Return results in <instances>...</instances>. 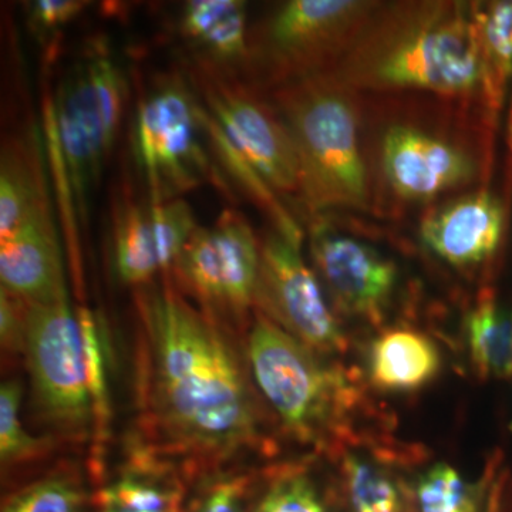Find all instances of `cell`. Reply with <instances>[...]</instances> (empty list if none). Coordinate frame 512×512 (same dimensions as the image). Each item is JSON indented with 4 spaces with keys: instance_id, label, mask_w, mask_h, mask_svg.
<instances>
[{
    "instance_id": "1",
    "label": "cell",
    "mask_w": 512,
    "mask_h": 512,
    "mask_svg": "<svg viewBox=\"0 0 512 512\" xmlns=\"http://www.w3.org/2000/svg\"><path fill=\"white\" fill-rule=\"evenodd\" d=\"M157 421L174 444L225 457L255 439L251 399L238 360L211 320L170 288L143 296Z\"/></svg>"
},
{
    "instance_id": "2",
    "label": "cell",
    "mask_w": 512,
    "mask_h": 512,
    "mask_svg": "<svg viewBox=\"0 0 512 512\" xmlns=\"http://www.w3.org/2000/svg\"><path fill=\"white\" fill-rule=\"evenodd\" d=\"M126 76L97 46L74 64L53 106V130L70 204L84 224L123 119Z\"/></svg>"
},
{
    "instance_id": "3",
    "label": "cell",
    "mask_w": 512,
    "mask_h": 512,
    "mask_svg": "<svg viewBox=\"0 0 512 512\" xmlns=\"http://www.w3.org/2000/svg\"><path fill=\"white\" fill-rule=\"evenodd\" d=\"M204 137L200 101L180 76L165 77L140 101L134 151L151 202L181 198L205 183L224 188Z\"/></svg>"
},
{
    "instance_id": "4",
    "label": "cell",
    "mask_w": 512,
    "mask_h": 512,
    "mask_svg": "<svg viewBox=\"0 0 512 512\" xmlns=\"http://www.w3.org/2000/svg\"><path fill=\"white\" fill-rule=\"evenodd\" d=\"M248 357L265 399L298 439H319L342 412L343 376L272 320L258 319L251 329Z\"/></svg>"
},
{
    "instance_id": "5",
    "label": "cell",
    "mask_w": 512,
    "mask_h": 512,
    "mask_svg": "<svg viewBox=\"0 0 512 512\" xmlns=\"http://www.w3.org/2000/svg\"><path fill=\"white\" fill-rule=\"evenodd\" d=\"M40 414L60 433L83 436L93 427L86 350L69 298L25 302V350Z\"/></svg>"
},
{
    "instance_id": "6",
    "label": "cell",
    "mask_w": 512,
    "mask_h": 512,
    "mask_svg": "<svg viewBox=\"0 0 512 512\" xmlns=\"http://www.w3.org/2000/svg\"><path fill=\"white\" fill-rule=\"evenodd\" d=\"M299 163L302 190L315 202L359 201L366 173L352 109L336 94L306 90L286 103Z\"/></svg>"
},
{
    "instance_id": "7",
    "label": "cell",
    "mask_w": 512,
    "mask_h": 512,
    "mask_svg": "<svg viewBox=\"0 0 512 512\" xmlns=\"http://www.w3.org/2000/svg\"><path fill=\"white\" fill-rule=\"evenodd\" d=\"M188 79L208 116L272 190L301 188V163L291 134L227 69L194 57Z\"/></svg>"
},
{
    "instance_id": "8",
    "label": "cell",
    "mask_w": 512,
    "mask_h": 512,
    "mask_svg": "<svg viewBox=\"0 0 512 512\" xmlns=\"http://www.w3.org/2000/svg\"><path fill=\"white\" fill-rule=\"evenodd\" d=\"M261 247L245 218L224 211L198 227L175 262L181 284L208 313L239 318L256 301Z\"/></svg>"
},
{
    "instance_id": "9",
    "label": "cell",
    "mask_w": 512,
    "mask_h": 512,
    "mask_svg": "<svg viewBox=\"0 0 512 512\" xmlns=\"http://www.w3.org/2000/svg\"><path fill=\"white\" fill-rule=\"evenodd\" d=\"M256 301L281 328L316 352H342L346 338L318 279L301 255V238L276 231L261 245ZM255 301V302H256Z\"/></svg>"
},
{
    "instance_id": "10",
    "label": "cell",
    "mask_w": 512,
    "mask_h": 512,
    "mask_svg": "<svg viewBox=\"0 0 512 512\" xmlns=\"http://www.w3.org/2000/svg\"><path fill=\"white\" fill-rule=\"evenodd\" d=\"M483 76L478 29L463 20L436 23L414 33L377 67V77L384 83L439 93L467 92Z\"/></svg>"
},
{
    "instance_id": "11",
    "label": "cell",
    "mask_w": 512,
    "mask_h": 512,
    "mask_svg": "<svg viewBox=\"0 0 512 512\" xmlns=\"http://www.w3.org/2000/svg\"><path fill=\"white\" fill-rule=\"evenodd\" d=\"M316 269L343 311L382 318L397 284V269L377 249L326 229L313 232Z\"/></svg>"
},
{
    "instance_id": "12",
    "label": "cell",
    "mask_w": 512,
    "mask_h": 512,
    "mask_svg": "<svg viewBox=\"0 0 512 512\" xmlns=\"http://www.w3.org/2000/svg\"><path fill=\"white\" fill-rule=\"evenodd\" d=\"M0 281L2 289L26 303L55 302L67 296L50 200L0 237Z\"/></svg>"
},
{
    "instance_id": "13",
    "label": "cell",
    "mask_w": 512,
    "mask_h": 512,
    "mask_svg": "<svg viewBox=\"0 0 512 512\" xmlns=\"http://www.w3.org/2000/svg\"><path fill=\"white\" fill-rule=\"evenodd\" d=\"M384 171L400 195L413 200L464 183L473 167L460 151L412 127L390 128L383 141Z\"/></svg>"
},
{
    "instance_id": "14",
    "label": "cell",
    "mask_w": 512,
    "mask_h": 512,
    "mask_svg": "<svg viewBox=\"0 0 512 512\" xmlns=\"http://www.w3.org/2000/svg\"><path fill=\"white\" fill-rule=\"evenodd\" d=\"M504 212L490 192H476L433 212L420 228L424 245L454 266H474L497 251Z\"/></svg>"
},
{
    "instance_id": "15",
    "label": "cell",
    "mask_w": 512,
    "mask_h": 512,
    "mask_svg": "<svg viewBox=\"0 0 512 512\" xmlns=\"http://www.w3.org/2000/svg\"><path fill=\"white\" fill-rule=\"evenodd\" d=\"M180 32L200 59L227 69L248 53L247 10L241 0H191L180 15Z\"/></svg>"
},
{
    "instance_id": "16",
    "label": "cell",
    "mask_w": 512,
    "mask_h": 512,
    "mask_svg": "<svg viewBox=\"0 0 512 512\" xmlns=\"http://www.w3.org/2000/svg\"><path fill=\"white\" fill-rule=\"evenodd\" d=\"M370 382L390 393L416 392L436 379L441 367L439 348L423 333L410 329L384 332L369 352Z\"/></svg>"
},
{
    "instance_id": "17",
    "label": "cell",
    "mask_w": 512,
    "mask_h": 512,
    "mask_svg": "<svg viewBox=\"0 0 512 512\" xmlns=\"http://www.w3.org/2000/svg\"><path fill=\"white\" fill-rule=\"evenodd\" d=\"M362 6L350 0H292L269 23L268 43L276 55L301 60L325 45Z\"/></svg>"
},
{
    "instance_id": "18",
    "label": "cell",
    "mask_w": 512,
    "mask_h": 512,
    "mask_svg": "<svg viewBox=\"0 0 512 512\" xmlns=\"http://www.w3.org/2000/svg\"><path fill=\"white\" fill-rule=\"evenodd\" d=\"M93 512H184L183 487L151 458H136L97 491Z\"/></svg>"
},
{
    "instance_id": "19",
    "label": "cell",
    "mask_w": 512,
    "mask_h": 512,
    "mask_svg": "<svg viewBox=\"0 0 512 512\" xmlns=\"http://www.w3.org/2000/svg\"><path fill=\"white\" fill-rule=\"evenodd\" d=\"M419 512H512V495L501 484L470 483L447 463L424 471L417 483Z\"/></svg>"
},
{
    "instance_id": "20",
    "label": "cell",
    "mask_w": 512,
    "mask_h": 512,
    "mask_svg": "<svg viewBox=\"0 0 512 512\" xmlns=\"http://www.w3.org/2000/svg\"><path fill=\"white\" fill-rule=\"evenodd\" d=\"M46 201L49 194L39 153L23 141L9 144L3 150L0 167V237L12 232Z\"/></svg>"
},
{
    "instance_id": "21",
    "label": "cell",
    "mask_w": 512,
    "mask_h": 512,
    "mask_svg": "<svg viewBox=\"0 0 512 512\" xmlns=\"http://www.w3.org/2000/svg\"><path fill=\"white\" fill-rule=\"evenodd\" d=\"M114 266L124 284L143 285L163 271L150 208L127 200L119 205L113 229Z\"/></svg>"
},
{
    "instance_id": "22",
    "label": "cell",
    "mask_w": 512,
    "mask_h": 512,
    "mask_svg": "<svg viewBox=\"0 0 512 512\" xmlns=\"http://www.w3.org/2000/svg\"><path fill=\"white\" fill-rule=\"evenodd\" d=\"M468 353L477 375L483 379L512 377L511 315L485 295L466 319Z\"/></svg>"
},
{
    "instance_id": "23",
    "label": "cell",
    "mask_w": 512,
    "mask_h": 512,
    "mask_svg": "<svg viewBox=\"0 0 512 512\" xmlns=\"http://www.w3.org/2000/svg\"><path fill=\"white\" fill-rule=\"evenodd\" d=\"M343 481L349 512H406V498L396 478L369 458L346 457Z\"/></svg>"
},
{
    "instance_id": "24",
    "label": "cell",
    "mask_w": 512,
    "mask_h": 512,
    "mask_svg": "<svg viewBox=\"0 0 512 512\" xmlns=\"http://www.w3.org/2000/svg\"><path fill=\"white\" fill-rule=\"evenodd\" d=\"M77 319L82 329L86 350L87 384L93 412L94 454L96 460L103 453L104 443L109 437L111 419L109 375H107L106 345L103 330L97 316L90 309L77 308Z\"/></svg>"
},
{
    "instance_id": "25",
    "label": "cell",
    "mask_w": 512,
    "mask_h": 512,
    "mask_svg": "<svg viewBox=\"0 0 512 512\" xmlns=\"http://www.w3.org/2000/svg\"><path fill=\"white\" fill-rule=\"evenodd\" d=\"M2 512H93V500L79 478L57 473L10 494Z\"/></svg>"
},
{
    "instance_id": "26",
    "label": "cell",
    "mask_w": 512,
    "mask_h": 512,
    "mask_svg": "<svg viewBox=\"0 0 512 512\" xmlns=\"http://www.w3.org/2000/svg\"><path fill=\"white\" fill-rule=\"evenodd\" d=\"M22 387L15 380L3 382L0 387V460L3 466L25 463L39 457L46 443L29 434L23 426Z\"/></svg>"
},
{
    "instance_id": "27",
    "label": "cell",
    "mask_w": 512,
    "mask_h": 512,
    "mask_svg": "<svg viewBox=\"0 0 512 512\" xmlns=\"http://www.w3.org/2000/svg\"><path fill=\"white\" fill-rule=\"evenodd\" d=\"M148 208L156 234L158 255L165 271L175 265L198 225L194 212L183 198L151 202Z\"/></svg>"
},
{
    "instance_id": "28",
    "label": "cell",
    "mask_w": 512,
    "mask_h": 512,
    "mask_svg": "<svg viewBox=\"0 0 512 512\" xmlns=\"http://www.w3.org/2000/svg\"><path fill=\"white\" fill-rule=\"evenodd\" d=\"M251 512H329L318 485L305 473L276 477L262 491Z\"/></svg>"
},
{
    "instance_id": "29",
    "label": "cell",
    "mask_w": 512,
    "mask_h": 512,
    "mask_svg": "<svg viewBox=\"0 0 512 512\" xmlns=\"http://www.w3.org/2000/svg\"><path fill=\"white\" fill-rule=\"evenodd\" d=\"M184 512H251L245 483L239 478H221L205 485Z\"/></svg>"
},
{
    "instance_id": "30",
    "label": "cell",
    "mask_w": 512,
    "mask_h": 512,
    "mask_svg": "<svg viewBox=\"0 0 512 512\" xmlns=\"http://www.w3.org/2000/svg\"><path fill=\"white\" fill-rule=\"evenodd\" d=\"M87 5L83 0H37L29 6V28L40 39L53 35L82 15Z\"/></svg>"
},
{
    "instance_id": "31",
    "label": "cell",
    "mask_w": 512,
    "mask_h": 512,
    "mask_svg": "<svg viewBox=\"0 0 512 512\" xmlns=\"http://www.w3.org/2000/svg\"><path fill=\"white\" fill-rule=\"evenodd\" d=\"M0 338L9 352L25 350V302L5 289L0 292Z\"/></svg>"
},
{
    "instance_id": "32",
    "label": "cell",
    "mask_w": 512,
    "mask_h": 512,
    "mask_svg": "<svg viewBox=\"0 0 512 512\" xmlns=\"http://www.w3.org/2000/svg\"><path fill=\"white\" fill-rule=\"evenodd\" d=\"M510 315H511V336H512V311H511Z\"/></svg>"
}]
</instances>
